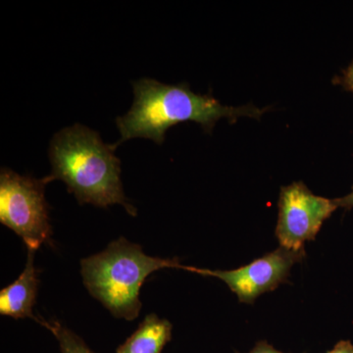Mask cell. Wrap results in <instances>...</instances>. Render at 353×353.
<instances>
[{"label": "cell", "instance_id": "6da1fadb", "mask_svg": "<svg viewBox=\"0 0 353 353\" xmlns=\"http://www.w3.org/2000/svg\"><path fill=\"white\" fill-rule=\"evenodd\" d=\"M132 88L134 99L132 108L126 115L116 119L121 139L114 145L115 148L134 138L152 139L161 145L167 130L180 123H197L204 131L211 132L222 118L231 123L241 117L259 120L270 109L223 105L210 94L192 92L187 83L166 85L143 78L132 83Z\"/></svg>", "mask_w": 353, "mask_h": 353}, {"label": "cell", "instance_id": "7a4b0ae2", "mask_svg": "<svg viewBox=\"0 0 353 353\" xmlns=\"http://www.w3.org/2000/svg\"><path fill=\"white\" fill-rule=\"evenodd\" d=\"M114 145H105L99 132L81 124L65 128L51 139V181L66 183L68 192L80 204L101 208L121 204L127 212L137 215L121 182V161L114 154Z\"/></svg>", "mask_w": 353, "mask_h": 353}, {"label": "cell", "instance_id": "3957f363", "mask_svg": "<svg viewBox=\"0 0 353 353\" xmlns=\"http://www.w3.org/2000/svg\"><path fill=\"white\" fill-rule=\"evenodd\" d=\"M181 266L178 259L146 255L141 245L125 238L112 241L103 252L81 261L83 285L90 294L116 318L127 321L139 314V290L146 278L160 269Z\"/></svg>", "mask_w": 353, "mask_h": 353}, {"label": "cell", "instance_id": "277c9868", "mask_svg": "<svg viewBox=\"0 0 353 353\" xmlns=\"http://www.w3.org/2000/svg\"><path fill=\"white\" fill-rule=\"evenodd\" d=\"M48 183V176H21L7 168L0 172V222L22 239L28 250L37 252L52 234L44 197Z\"/></svg>", "mask_w": 353, "mask_h": 353}, {"label": "cell", "instance_id": "5b68a950", "mask_svg": "<svg viewBox=\"0 0 353 353\" xmlns=\"http://www.w3.org/2000/svg\"><path fill=\"white\" fill-rule=\"evenodd\" d=\"M336 208V199L316 196L303 182L281 188L275 232L280 246L303 252L306 241L315 240Z\"/></svg>", "mask_w": 353, "mask_h": 353}, {"label": "cell", "instance_id": "8992f818", "mask_svg": "<svg viewBox=\"0 0 353 353\" xmlns=\"http://www.w3.org/2000/svg\"><path fill=\"white\" fill-rule=\"evenodd\" d=\"M305 250L294 252L280 248L234 270H209L181 266L183 270L220 279L241 303L253 304L262 294L277 289L290 277L294 264L303 261Z\"/></svg>", "mask_w": 353, "mask_h": 353}, {"label": "cell", "instance_id": "52a82bcc", "mask_svg": "<svg viewBox=\"0 0 353 353\" xmlns=\"http://www.w3.org/2000/svg\"><path fill=\"white\" fill-rule=\"evenodd\" d=\"M34 250H28L27 264L24 271L12 284L0 292V314L14 319L31 318L41 321L34 315V306L38 294V271L34 267Z\"/></svg>", "mask_w": 353, "mask_h": 353}, {"label": "cell", "instance_id": "ba28073f", "mask_svg": "<svg viewBox=\"0 0 353 353\" xmlns=\"http://www.w3.org/2000/svg\"><path fill=\"white\" fill-rule=\"evenodd\" d=\"M171 338V323L152 313L146 316L137 331L118 347L116 353H161Z\"/></svg>", "mask_w": 353, "mask_h": 353}, {"label": "cell", "instance_id": "9c48e42d", "mask_svg": "<svg viewBox=\"0 0 353 353\" xmlns=\"http://www.w3.org/2000/svg\"><path fill=\"white\" fill-rule=\"evenodd\" d=\"M39 323L54 334L59 343L61 353H94L85 345V341L80 336H77L69 329L65 328L59 322H46L44 320H41Z\"/></svg>", "mask_w": 353, "mask_h": 353}, {"label": "cell", "instance_id": "30bf717a", "mask_svg": "<svg viewBox=\"0 0 353 353\" xmlns=\"http://www.w3.org/2000/svg\"><path fill=\"white\" fill-rule=\"evenodd\" d=\"M339 83L343 85L348 92H352L353 94V61L352 63L348 66L347 69L343 71V76L341 77Z\"/></svg>", "mask_w": 353, "mask_h": 353}, {"label": "cell", "instance_id": "8fae6325", "mask_svg": "<svg viewBox=\"0 0 353 353\" xmlns=\"http://www.w3.org/2000/svg\"><path fill=\"white\" fill-rule=\"evenodd\" d=\"M248 353H284L269 345L267 341H259Z\"/></svg>", "mask_w": 353, "mask_h": 353}, {"label": "cell", "instance_id": "7c38bea8", "mask_svg": "<svg viewBox=\"0 0 353 353\" xmlns=\"http://www.w3.org/2000/svg\"><path fill=\"white\" fill-rule=\"evenodd\" d=\"M328 353H353V345L350 341H341Z\"/></svg>", "mask_w": 353, "mask_h": 353}, {"label": "cell", "instance_id": "4fadbf2b", "mask_svg": "<svg viewBox=\"0 0 353 353\" xmlns=\"http://www.w3.org/2000/svg\"><path fill=\"white\" fill-rule=\"evenodd\" d=\"M336 204L339 208H343L345 209H352L353 208V185L352 192L347 194V196L341 197V199H336Z\"/></svg>", "mask_w": 353, "mask_h": 353}]
</instances>
